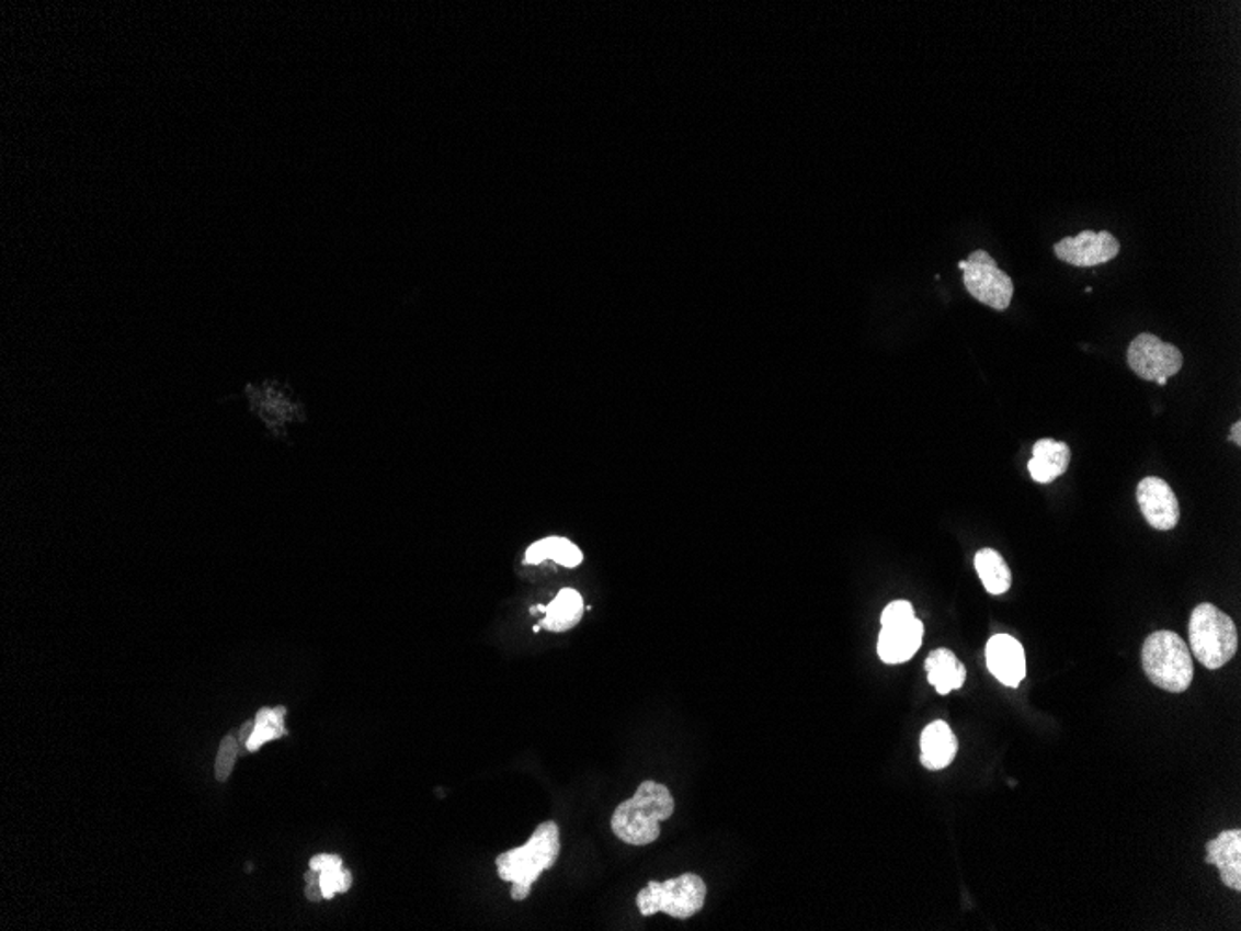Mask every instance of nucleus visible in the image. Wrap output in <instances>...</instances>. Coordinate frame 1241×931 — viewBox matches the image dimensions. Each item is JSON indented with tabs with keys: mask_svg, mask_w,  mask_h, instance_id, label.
Here are the masks:
<instances>
[{
	"mask_svg": "<svg viewBox=\"0 0 1241 931\" xmlns=\"http://www.w3.org/2000/svg\"><path fill=\"white\" fill-rule=\"evenodd\" d=\"M909 617H914L913 604L909 601H892L887 609L883 610L881 625L909 620Z\"/></svg>",
	"mask_w": 1241,
	"mask_h": 931,
	"instance_id": "22",
	"label": "nucleus"
},
{
	"mask_svg": "<svg viewBox=\"0 0 1241 931\" xmlns=\"http://www.w3.org/2000/svg\"><path fill=\"white\" fill-rule=\"evenodd\" d=\"M1240 432H1241V422H1240V420H1238V422H1234V427H1232V432H1230V438H1229V441H1234L1236 446L1241 445Z\"/></svg>",
	"mask_w": 1241,
	"mask_h": 931,
	"instance_id": "26",
	"label": "nucleus"
},
{
	"mask_svg": "<svg viewBox=\"0 0 1241 931\" xmlns=\"http://www.w3.org/2000/svg\"><path fill=\"white\" fill-rule=\"evenodd\" d=\"M253 730H255V722H246V724L242 725V730H240V740H242L243 743H248L251 735H253Z\"/></svg>",
	"mask_w": 1241,
	"mask_h": 931,
	"instance_id": "25",
	"label": "nucleus"
},
{
	"mask_svg": "<svg viewBox=\"0 0 1241 931\" xmlns=\"http://www.w3.org/2000/svg\"><path fill=\"white\" fill-rule=\"evenodd\" d=\"M1138 504L1145 521L1154 530H1173L1181 521V504L1168 481L1147 476L1138 484Z\"/></svg>",
	"mask_w": 1241,
	"mask_h": 931,
	"instance_id": "9",
	"label": "nucleus"
},
{
	"mask_svg": "<svg viewBox=\"0 0 1241 931\" xmlns=\"http://www.w3.org/2000/svg\"><path fill=\"white\" fill-rule=\"evenodd\" d=\"M957 266L963 270V281L972 298L997 310L1010 307L1015 291L1013 281L999 269L997 261L987 251H974L967 261L959 262Z\"/></svg>",
	"mask_w": 1241,
	"mask_h": 931,
	"instance_id": "6",
	"label": "nucleus"
},
{
	"mask_svg": "<svg viewBox=\"0 0 1241 931\" xmlns=\"http://www.w3.org/2000/svg\"><path fill=\"white\" fill-rule=\"evenodd\" d=\"M560 858V829L558 824L543 822L537 826L528 842L513 848L497 858V872L500 879L512 883V898L515 901L528 898L534 883L543 872L553 868Z\"/></svg>",
	"mask_w": 1241,
	"mask_h": 931,
	"instance_id": "2",
	"label": "nucleus"
},
{
	"mask_svg": "<svg viewBox=\"0 0 1241 931\" xmlns=\"http://www.w3.org/2000/svg\"><path fill=\"white\" fill-rule=\"evenodd\" d=\"M320 887L326 900H331L337 893H346L352 887V874L342 866H331L320 872Z\"/></svg>",
	"mask_w": 1241,
	"mask_h": 931,
	"instance_id": "20",
	"label": "nucleus"
},
{
	"mask_svg": "<svg viewBox=\"0 0 1241 931\" xmlns=\"http://www.w3.org/2000/svg\"><path fill=\"white\" fill-rule=\"evenodd\" d=\"M285 714L286 708L277 706V708H262L257 714L255 730L251 735L250 740L246 743L248 751H257L261 748L262 743L275 740V738L286 735L285 730Z\"/></svg>",
	"mask_w": 1241,
	"mask_h": 931,
	"instance_id": "19",
	"label": "nucleus"
},
{
	"mask_svg": "<svg viewBox=\"0 0 1241 931\" xmlns=\"http://www.w3.org/2000/svg\"><path fill=\"white\" fill-rule=\"evenodd\" d=\"M1071 463V449L1067 443L1054 439H1039L1034 445V457L1029 459V476L1037 484H1050L1063 476Z\"/></svg>",
	"mask_w": 1241,
	"mask_h": 931,
	"instance_id": "14",
	"label": "nucleus"
},
{
	"mask_svg": "<svg viewBox=\"0 0 1241 931\" xmlns=\"http://www.w3.org/2000/svg\"><path fill=\"white\" fill-rule=\"evenodd\" d=\"M675 813L670 788L657 781H644L630 799L617 805L612 831L630 847H647L660 837V824Z\"/></svg>",
	"mask_w": 1241,
	"mask_h": 931,
	"instance_id": "1",
	"label": "nucleus"
},
{
	"mask_svg": "<svg viewBox=\"0 0 1241 931\" xmlns=\"http://www.w3.org/2000/svg\"><path fill=\"white\" fill-rule=\"evenodd\" d=\"M238 756V743L232 735L224 738V742L219 746L218 759H216V780L227 781L231 775L235 761Z\"/></svg>",
	"mask_w": 1241,
	"mask_h": 931,
	"instance_id": "21",
	"label": "nucleus"
},
{
	"mask_svg": "<svg viewBox=\"0 0 1241 931\" xmlns=\"http://www.w3.org/2000/svg\"><path fill=\"white\" fill-rule=\"evenodd\" d=\"M1126 361L1139 378L1165 385L1171 376L1181 372L1184 355L1179 348L1163 342L1160 337L1139 333L1128 347Z\"/></svg>",
	"mask_w": 1241,
	"mask_h": 931,
	"instance_id": "7",
	"label": "nucleus"
},
{
	"mask_svg": "<svg viewBox=\"0 0 1241 931\" xmlns=\"http://www.w3.org/2000/svg\"><path fill=\"white\" fill-rule=\"evenodd\" d=\"M1189 647L1208 670H1219L1238 651V628L1230 615L1210 603H1200L1189 617Z\"/></svg>",
	"mask_w": 1241,
	"mask_h": 931,
	"instance_id": "4",
	"label": "nucleus"
},
{
	"mask_svg": "<svg viewBox=\"0 0 1241 931\" xmlns=\"http://www.w3.org/2000/svg\"><path fill=\"white\" fill-rule=\"evenodd\" d=\"M1120 243L1109 231H1082L1078 237H1067L1054 246L1059 261L1090 269L1109 262L1119 256Z\"/></svg>",
	"mask_w": 1241,
	"mask_h": 931,
	"instance_id": "8",
	"label": "nucleus"
},
{
	"mask_svg": "<svg viewBox=\"0 0 1241 931\" xmlns=\"http://www.w3.org/2000/svg\"><path fill=\"white\" fill-rule=\"evenodd\" d=\"M974 566L991 595H1004L1005 591L1010 590L1011 571L1002 554L992 548H981L974 558Z\"/></svg>",
	"mask_w": 1241,
	"mask_h": 931,
	"instance_id": "18",
	"label": "nucleus"
},
{
	"mask_svg": "<svg viewBox=\"0 0 1241 931\" xmlns=\"http://www.w3.org/2000/svg\"><path fill=\"white\" fill-rule=\"evenodd\" d=\"M543 610V620L536 627V633L539 627H545L550 633H566L571 631L572 627L579 625L582 615H584V599L580 595L579 591L572 588H563L558 591V595L554 597L553 601L547 606H537Z\"/></svg>",
	"mask_w": 1241,
	"mask_h": 931,
	"instance_id": "15",
	"label": "nucleus"
},
{
	"mask_svg": "<svg viewBox=\"0 0 1241 931\" xmlns=\"http://www.w3.org/2000/svg\"><path fill=\"white\" fill-rule=\"evenodd\" d=\"M957 749H959V743H957L956 735L943 719L933 722L922 730L920 762L931 772H937V770L949 767L956 759Z\"/></svg>",
	"mask_w": 1241,
	"mask_h": 931,
	"instance_id": "13",
	"label": "nucleus"
},
{
	"mask_svg": "<svg viewBox=\"0 0 1241 931\" xmlns=\"http://www.w3.org/2000/svg\"><path fill=\"white\" fill-rule=\"evenodd\" d=\"M1145 673L1158 689L1181 694L1192 686L1193 658L1186 642L1171 631H1157L1141 649Z\"/></svg>",
	"mask_w": 1241,
	"mask_h": 931,
	"instance_id": "3",
	"label": "nucleus"
},
{
	"mask_svg": "<svg viewBox=\"0 0 1241 931\" xmlns=\"http://www.w3.org/2000/svg\"><path fill=\"white\" fill-rule=\"evenodd\" d=\"M1206 863L1216 864L1229 889L1241 890V831L1229 829L1206 844Z\"/></svg>",
	"mask_w": 1241,
	"mask_h": 931,
	"instance_id": "12",
	"label": "nucleus"
},
{
	"mask_svg": "<svg viewBox=\"0 0 1241 931\" xmlns=\"http://www.w3.org/2000/svg\"><path fill=\"white\" fill-rule=\"evenodd\" d=\"M987 668L1004 686L1016 689L1026 677V655L1018 639L997 634L987 642Z\"/></svg>",
	"mask_w": 1241,
	"mask_h": 931,
	"instance_id": "11",
	"label": "nucleus"
},
{
	"mask_svg": "<svg viewBox=\"0 0 1241 931\" xmlns=\"http://www.w3.org/2000/svg\"><path fill=\"white\" fill-rule=\"evenodd\" d=\"M582 560H584L582 550L566 537L558 536L539 540L534 545H530L526 548V554H524L526 566H539L543 561H554L556 566L574 569L582 564Z\"/></svg>",
	"mask_w": 1241,
	"mask_h": 931,
	"instance_id": "17",
	"label": "nucleus"
},
{
	"mask_svg": "<svg viewBox=\"0 0 1241 931\" xmlns=\"http://www.w3.org/2000/svg\"><path fill=\"white\" fill-rule=\"evenodd\" d=\"M924 668L925 673H927V682L941 695H948L954 690L963 689V684L967 681L965 666L957 660L954 651L944 649V647L935 649L930 657L925 658Z\"/></svg>",
	"mask_w": 1241,
	"mask_h": 931,
	"instance_id": "16",
	"label": "nucleus"
},
{
	"mask_svg": "<svg viewBox=\"0 0 1241 931\" xmlns=\"http://www.w3.org/2000/svg\"><path fill=\"white\" fill-rule=\"evenodd\" d=\"M924 638V623L914 615L909 620L881 625L877 655L885 663L909 662L919 652Z\"/></svg>",
	"mask_w": 1241,
	"mask_h": 931,
	"instance_id": "10",
	"label": "nucleus"
},
{
	"mask_svg": "<svg viewBox=\"0 0 1241 931\" xmlns=\"http://www.w3.org/2000/svg\"><path fill=\"white\" fill-rule=\"evenodd\" d=\"M305 882H307V887H305V896H307L310 901L322 900L323 895L322 887H320V872L312 871V868H310V871L305 874Z\"/></svg>",
	"mask_w": 1241,
	"mask_h": 931,
	"instance_id": "23",
	"label": "nucleus"
},
{
	"mask_svg": "<svg viewBox=\"0 0 1241 931\" xmlns=\"http://www.w3.org/2000/svg\"><path fill=\"white\" fill-rule=\"evenodd\" d=\"M331 866H342V859L339 855H317L310 859V868L312 871L322 872L328 871Z\"/></svg>",
	"mask_w": 1241,
	"mask_h": 931,
	"instance_id": "24",
	"label": "nucleus"
},
{
	"mask_svg": "<svg viewBox=\"0 0 1241 931\" xmlns=\"http://www.w3.org/2000/svg\"><path fill=\"white\" fill-rule=\"evenodd\" d=\"M706 900V883L697 874H682L668 882H649L639 890L636 904L644 917L665 913L673 919H692L699 913Z\"/></svg>",
	"mask_w": 1241,
	"mask_h": 931,
	"instance_id": "5",
	"label": "nucleus"
}]
</instances>
